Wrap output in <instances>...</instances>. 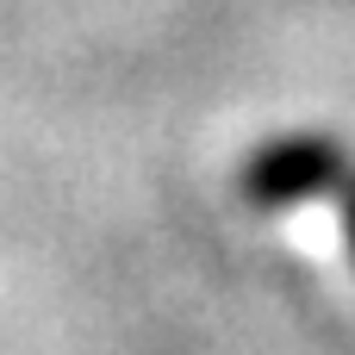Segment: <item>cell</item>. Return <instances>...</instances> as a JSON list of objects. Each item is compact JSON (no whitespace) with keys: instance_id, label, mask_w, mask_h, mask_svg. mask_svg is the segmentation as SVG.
<instances>
[{"instance_id":"2","label":"cell","mask_w":355,"mask_h":355,"mask_svg":"<svg viewBox=\"0 0 355 355\" xmlns=\"http://www.w3.org/2000/svg\"><path fill=\"white\" fill-rule=\"evenodd\" d=\"M337 200H343V237H349V256H355V168H349V181L337 187Z\"/></svg>"},{"instance_id":"1","label":"cell","mask_w":355,"mask_h":355,"mask_svg":"<svg viewBox=\"0 0 355 355\" xmlns=\"http://www.w3.org/2000/svg\"><path fill=\"white\" fill-rule=\"evenodd\" d=\"M343 181H349L343 144H337V137H312V131L275 137V144L250 150V162H243V175H237V187H243V200H250L256 212H287V206L324 200V193H337Z\"/></svg>"}]
</instances>
